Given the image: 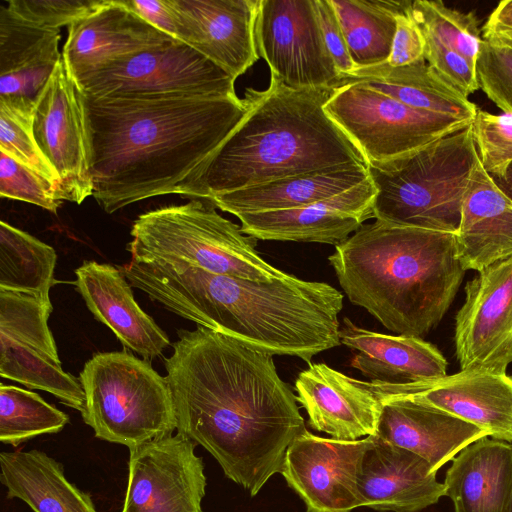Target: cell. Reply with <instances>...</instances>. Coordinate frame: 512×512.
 Listing matches in <instances>:
<instances>
[{
  "instance_id": "obj_1",
  "label": "cell",
  "mask_w": 512,
  "mask_h": 512,
  "mask_svg": "<svg viewBox=\"0 0 512 512\" xmlns=\"http://www.w3.org/2000/svg\"><path fill=\"white\" fill-rule=\"evenodd\" d=\"M272 356L197 326L178 330L165 360L177 432L252 496L280 473L288 447L306 429Z\"/></svg>"
},
{
  "instance_id": "obj_2",
  "label": "cell",
  "mask_w": 512,
  "mask_h": 512,
  "mask_svg": "<svg viewBox=\"0 0 512 512\" xmlns=\"http://www.w3.org/2000/svg\"><path fill=\"white\" fill-rule=\"evenodd\" d=\"M92 196L106 213L178 187L247 112L236 97H92Z\"/></svg>"
},
{
  "instance_id": "obj_3",
  "label": "cell",
  "mask_w": 512,
  "mask_h": 512,
  "mask_svg": "<svg viewBox=\"0 0 512 512\" xmlns=\"http://www.w3.org/2000/svg\"><path fill=\"white\" fill-rule=\"evenodd\" d=\"M120 269L167 310L255 350L310 364L341 344L343 294L330 284L291 274L259 282L181 263L131 260Z\"/></svg>"
},
{
  "instance_id": "obj_4",
  "label": "cell",
  "mask_w": 512,
  "mask_h": 512,
  "mask_svg": "<svg viewBox=\"0 0 512 512\" xmlns=\"http://www.w3.org/2000/svg\"><path fill=\"white\" fill-rule=\"evenodd\" d=\"M335 89H294L274 75L265 90L247 88L242 120L176 194L209 200L289 176L367 165L324 109Z\"/></svg>"
},
{
  "instance_id": "obj_5",
  "label": "cell",
  "mask_w": 512,
  "mask_h": 512,
  "mask_svg": "<svg viewBox=\"0 0 512 512\" xmlns=\"http://www.w3.org/2000/svg\"><path fill=\"white\" fill-rule=\"evenodd\" d=\"M349 300L399 335H427L442 320L466 270L455 233L375 220L328 257Z\"/></svg>"
},
{
  "instance_id": "obj_6",
  "label": "cell",
  "mask_w": 512,
  "mask_h": 512,
  "mask_svg": "<svg viewBox=\"0 0 512 512\" xmlns=\"http://www.w3.org/2000/svg\"><path fill=\"white\" fill-rule=\"evenodd\" d=\"M478 160L470 124L406 156L368 165L377 190L374 218L398 226L456 233Z\"/></svg>"
},
{
  "instance_id": "obj_7",
  "label": "cell",
  "mask_w": 512,
  "mask_h": 512,
  "mask_svg": "<svg viewBox=\"0 0 512 512\" xmlns=\"http://www.w3.org/2000/svg\"><path fill=\"white\" fill-rule=\"evenodd\" d=\"M130 234L127 249L134 261L181 263L259 282L287 275L260 256L257 239L200 200L147 211Z\"/></svg>"
},
{
  "instance_id": "obj_8",
  "label": "cell",
  "mask_w": 512,
  "mask_h": 512,
  "mask_svg": "<svg viewBox=\"0 0 512 512\" xmlns=\"http://www.w3.org/2000/svg\"><path fill=\"white\" fill-rule=\"evenodd\" d=\"M81 413L95 437L128 448L172 435L177 418L165 377L126 351L94 354L80 372Z\"/></svg>"
},
{
  "instance_id": "obj_9",
  "label": "cell",
  "mask_w": 512,
  "mask_h": 512,
  "mask_svg": "<svg viewBox=\"0 0 512 512\" xmlns=\"http://www.w3.org/2000/svg\"><path fill=\"white\" fill-rule=\"evenodd\" d=\"M324 109L367 165L401 158L471 124L412 108L359 83L336 88Z\"/></svg>"
},
{
  "instance_id": "obj_10",
  "label": "cell",
  "mask_w": 512,
  "mask_h": 512,
  "mask_svg": "<svg viewBox=\"0 0 512 512\" xmlns=\"http://www.w3.org/2000/svg\"><path fill=\"white\" fill-rule=\"evenodd\" d=\"M92 97H236V79L187 44L175 40L77 80Z\"/></svg>"
},
{
  "instance_id": "obj_11",
  "label": "cell",
  "mask_w": 512,
  "mask_h": 512,
  "mask_svg": "<svg viewBox=\"0 0 512 512\" xmlns=\"http://www.w3.org/2000/svg\"><path fill=\"white\" fill-rule=\"evenodd\" d=\"M33 134L58 174L62 201L93 193L92 136L86 96L62 56L36 102Z\"/></svg>"
},
{
  "instance_id": "obj_12",
  "label": "cell",
  "mask_w": 512,
  "mask_h": 512,
  "mask_svg": "<svg viewBox=\"0 0 512 512\" xmlns=\"http://www.w3.org/2000/svg\"><path fill=\"white\" fill-rule=\"evenodd\" d=\"M255 37L271 75L286 86L337 88L341 75L325 45L315 0H260Z\"/></svg>"
},
{
  "instance_id": "obj_13",
  "label": "cell",
  "mask_w": 512,
  "mask_h": 512,
  "mask_svg": "<svg viewBox=\"0 0 512 512\" xmlns=\"http://www.w3.org/2000/svg\"><path fill=\"white\" fill-rule=\"evenodd\" d=\"M196 445L177 432L129 448L122 512H203L206 477Z\"/></svg>"
},
{
  "instance_id": "obj_14",
  "label": "cell",
  "mask_w": 512,
  "mask_h": 512,
  "mask_svg": "<svg viewBox=\"0 0 512 512\" xmlns=\"http://www.w3.org/2000/svg\"><path fill=\"white\" fill-rule=\"evenodd\" d=\"M454 342L461 370L506 373L512 363V257L467 282Z\"/></svg>"
},
{
  "instance_id": "obj_15",
  "label": "cell",
  "mask_w": 512,
  "mask_h": 512,
  "mask_svg": "<svg viewBox=\"0 0 512 512\" xmlns=\"http://www.w3.org/2000/svg\"><path fill=\"white\" fill-rule=\"evenodd\" d=\"M372 436L339 440L307 429L288 447L280 474L307 512H351L361 507L358 479Z\"/></svg>"
},
{
  "instance_id": "obj_16",
  "label": "cell",
  "mask_w": 512,
  "mask_h": 512,
  "mask_svg": "<svg viewBox=\"0 0 512 512\" xmlns=\"http://www.w3.org/2000/svg\"><path fill=\"white\" fill-rule=\"evenodd\" d=\"M260 0H170L176 39L235 79L259 59L255 25Z\"/></svg>"
},
{
  "instance_id": "obj_17",
  "label": "cell",
  "mask_w": 512,
  "mask_h": 512,
  "mask_svg": "<svg viewBox=\"0 0 512 512\" xmlns=\"http://www.w3.org/2000/svg\"><path fill=\"white\" fill-rule=\"evenodd\" d=\"M377 190L368 180L328 199L298 208L236 216L255 239L339 245L374 218Z\"/></svg>"
},
{
  "instance_id": "obj_18",
  "label": "cell",
  "mask_w": 512,
  "mask_h": 512,
  "mask_svg": "<svg viewBox=\"0 0 512 512\" xmlns=\"http://www.w3.org/2000/svg\"><path fill=\"white\" fill-rule=\"evenodd\" d=\"M175 40L142 19L122 0H105L68 26L62 56L79 80L111 63Z\"/></svg>"
},
{
  "instance_id": "obj_19",
  "label": "cell",
  "mask_w": 512,
  "mask_h": 512,
  "mask_svg": "<svg viewBox=\"0 0 512 512\" xmlns=\"http://www.w3.org/2000/svg\"><path fill=\"white\" fill-rule=\"evenodd\" d=\"M60 29L35 26L0 7V104L33 122L36 102L58 65Z\"/></svg>"
},
{
  "instance_id": "obj_20",
  "label": "cell",
  "mask_w": 512,
  "mask_h": 512,
  "mask_svg": "<svg viewBox=\"0 0 512 512\" xmlns=\"http://www.w3.org/2000/svg\"><path fill=\"white\" fill-rule=\"evenodd\" d=\"M295 389L311 428L339 440L376 434L383 405L366 381L349 377L325 363H310L298 375Z\"/></svg>"
},
{
  "instance_id": "obj_21",
  "label": "cell",
  "mask_w": 512,
  "mask_h": 512,
  "mask_svg": "<svg viewBox=\"0 0 512 512\" xmlns=\"http://www.w3.org/2000/svg\"><path fill=\"white\" fill-rule=\"evenodd\" d=\"M382 403L376 438L423 458L437 471L488 434L477 426L412 397Z\"/></svg>"
},
{
  "instance_id": "obj_22",
  "label": "cell",
  "mask_w": 512,
  "mask_h": 512,
  "mask_svg": "<svg viewBox=\"0 0 512 512\" xmlns=\"http://www.w3.org/2000/svg\"><path fill=\"white\" fill-rule=\"evenodd\" d=\"M372 436L358 479L361 507L419 512L445 496V487L420 456Z\"/></svg>"
},
{
  "instance_id": "obj_23",
  "label": "cell",
  "mask_w": 512,
  "mask_h": 512,
  "mask_svg": "<svg viewBox=\"0 0 512 512\" xmlns=\"http://www.w3.org/2000/svg\"><path fill=\"white\" fill-rule=\"evenodd\" d=\"M74 285L94 318L146 360L160 357L170 345L167 334L136 302L120 267L86 260L75 270Z\"/></svg>"
},
{
  "instance_id": "obj_24",
  "label": "cell",
  "mask_w": 512,
  "mask_h": 512,
  "mask_svg": "<svg viewBox=\"0 0 512 512\" xmlns=\"http://www.w3.org/2000/svg\"><path fill=\"white\" fill-rule=\"evenodd\" d=\"M341 344L357 350L351 366L370 382L409 385L437 381L447 375L448 363L433 344L420 337L370 331L343 319Z\"/></svg>"
},
{
  "instance_id": "obj_25",
  "label": "cell",
  "mask_w": 512,
  "mask_h": 512,
  "mask_svg": "<svg viewBox=\"0 0 512 512\" xmlns=\"http://www.w3.org/2000/svg\"><path fill=\"white\" fill-rule=\"evenodd\" d=\"M465 270L480 271L512 257V202L478 160L464 196L455 233Z\"/></svg>"
},
{
  "instance_id": "obj_26",
  "label": "cell",
  "mask_w": 512,
  "mask_h": 512,
  "mask_svg": "<svg viewBox=\"0 0 512 512\" xmlns=\"http://www.w3.org/2000/svg\"><path fill=\"white\" fill-rule=\"evenodd\" d=\"M400 397L438 407L484 430L488 437L512 444V378L506 373L461 370Z\"/></svg>"
},
{
  "instance_id": "obj_27",
  "label": "cell",
  "mask_w": 512,
  "mask_h": 512,
  "mask_svg": "<svg viewBox=\"0 0 512 512\" xmlns=\"http://www.w3.org/2000/svg\"><path fill=\"white\" fill-rule=\"evenodd\" d=\"M454 512H508L512 497V444L481 438L453 460L444 479Z\"/></svg>"
},
{
  "instance_id": "obj_28",
  "label": "cell",
  "mask_w": 512,
  "mask_h": 512,
  "mask_svg": "<svg viewBox=\"0 0 512 512\" xmlns=\"http://www.w3.org/2000/svg\"><path fill=\"white\" fill-rule=\"evenodd\" d=\"M369 178L368 165L349 164L220 194L209 201L222 211L235 216L287 210L328 199Z\"/></svg>"
},
{
  "instance_id": "obj_29",
  "label": "cell",
  "mask_w": 512,
  "mask_h": 512,
  "mask_svg": "<svg viewBox=\"0 0 512 512\" xmlns=\"http://www.w3.org/2000/svg\"><path fill=\"white\" fill-rule=\"evenodd\" d=\"M359 83L412 108L472 123L478 108L444 80L426 61L392 67L386 62L356 68L340 77L337 88Z\"/></svg>"
},
{
  "instance_id": "obj_30",
  "label": "cell",
  "mask_w": 512,
  "mask_h": 512,
  "mask_svg": "<svg viewBox=\"0 0 512 512\" xmlns=\"http://www.w3.org/2000/svg\"><path fill=\"white\" fill-rule=\"evenodd\" d=\"M0 480L9 498L34 512H97L91 497L67 480L62 464L39 450L1 452Z\"/></svg>"
},
{
  "instance_id": "obj_31",
  "label": "cell",
  "mask_w": 512,
  "mask_h": 512,
  "mask_svg": "<svg viewBox=\"0 0 512 512\" xmlns=\"http://www.w3.org/2000/svg\"><path fill=\"white\" fill-rule=\"evenodd\" d=\"M356 68L385 63L392 50L397 16L406 0H330Z\"/></svg>"
},
{
  "instance_id": "obj_32",
  "label": "cell",
  "mask_w": 512,
  "mask_h": 512,
  "mask_svg": "<svg viewBox=\"0 0 512 512\" xmlns=\"http://www.w3.org/2000/svg\"><path fill=\"white\" fill-rule=\"evenodd\" d=\"M55 249L5 221L0 222V289L28 293L47 302L54 284Z\"/></svg>"
},
{
  "instance_id": "obj_33",
  "label": "cell",
  "mask_w": 512,
  "mask_h": 512,
  "mask_svg": "<svg viewBox=\"0 0 512 512\" xmlns=\"http://www.w3.org/2000/svg\"><path fill=\"white\" fill-rule=\"evenodd\" d=\"M0 374L30 389L51 393L65 405L83 413L85 393L80 382L62 369L61 362L0 335Z\"/></svg>"
},
{
  "instance_id": "obj_34",
  "label": "cell",
  "mask_w": 512,
  "mask_h": 512,
  "mask_svg": "<svg viewBox=\"0 0 512 512\" xmlns=\"http://www.w3.org/2000/svg\"><path fill=\"white\" fill-rule=\"evenodd\" d=\"M69 422L66 413L39 394L13 385H0V441L14 447L43 434H55Z\"/></svg>"
},
{
  "instance_id": "obj_35",
  "label": "cell",
  "mask_w": 512,
  "mask_h": 512,
  "mask_svg": "<svg viewBox=\"0 0 512 512\" xmlns=\"http://www.w3.org/2000/svg\"><path fill=\"white\" fill-rule=\"evenodd\" d=\"M51 302L37 296L0 289V335L61 362L48 326Z\"/></svg>"
},
{
  "instance_id": "obj_36",
  "label": "cell",
  "mask_w": 512,
  "mask_h": 512,
  "mask_svg": "<svg viewBox=\"0 0 512 512\" xmlns=\"http://www.w3.org/2000/svg\"><path fill=\"white\" fill-rule=\"evenodd\" d=\"M408 13L423 33L433 36L476 65L482 38L474 12H461L440 0H416Z\"/></svg>"
},
{
  "instance_id": "obj_37",
  "label": "cell",
  "mask_w": 512,
  "mask_h": 512,
  "mask_svg": "<svg viewBox=\"0 0 512 512\" xmlns=\"http://www.w3.org/2000/svg\"><path fill=\"white\" fill-rule=\"evenodd\" d=\"M471 127L483 169L492 177L502 176L512 164V115L478 109Z\"/></svg>"
},
{
  "instance_id": "obj_38",
  "label": "cell",
  "mask_w": 512,
  "mask_h": 512,
  "mask_svg": "<svg viewBox=\"0 0 512 512\" xmlns=\"http://www.w3.org/2000/svg\"><path fill=\"white\" fill-rule=\"evenodd\" d=\"M0 195L34 204L57 213L62 201L56 186L6 153L0 151Z\"/></svg>"
},
{
  "instance_id": "obj_39",
  "label": "cell",
  "mask_w": 512,
  "mask_h": 512,
  "mask_svg": "<svg viewBox=\"0 0 512 512\" xmlns=\"http://www.w3.org/2000/svg\"><path fill=\"white\" fill-rule=\"evenodd\" d=\"M476 75L479 89L505 114L512 115V44L482 39Z\"/></svg>"
},
{
  "instance_id": "obj_40",
  "label": "cell",
  "mask_w": 512,
  "mask_h": 512,
  "mask_svg": "<svg viewBox=\"0 0 512 512\" xmlns=\"http://www.w3.org/2000/svg\"><path fill=\"white\" fill-rule=\"evenodd\" d=\"M0 151L44 176L58 190V174L35 140L33 122L20 118L3 104H0Z\"/></svg>"
},
{
  "instance_id": "obj_41",
  "label": "cell",
  "mask_w": 512,
  "mask_h": 512,
  "mask_svg": "<svg viewBox=\"0 0 512 512\" xmlns=\"http://www.w3.org/2000/svg\"><path fill=\"white\" fill-rule=\"evenodd\" d=\"M105 0H9L7 8L41 28L60 29L92 12Z\"/></svg>"
},
{
  "instance_id": "obj_42",
  "label": "cell",
  "mask_w": 512,
  "mask_h": 512,
  "mask_svg": "<svg viewBox=\"0 0 512 512\" xmlns=\"http://www.w3.org/2000/svg\"><path fill=\"white\" fill-rule=\"evenodd\" d=\"M422 34L425 40V61L464 96L468 97L477 91L476 65L433 36Z\"/></svg>"
},
{
  "instance_id": "obj_43",
  "label": "cell",
  "mask_w": 512,
  "mask_h": 512,
  "mask_svg": "<svg viewBox=\"0 0 512 512\" xmlns=\"http://www.w3.org/2000/svg\"><path fill=\"white\" fill-rule=\"evenodd\" d=\"M317 15L325 45L341 76L351 73L354 65L336 12L330 0H315Z\"/></svg>"
},
{
  "instance_id": "obj_44",
  "label": "cell",
  "mask_w": 512,
  "mask_h": 512,
  "mask_svg": "<svg viewBox=\"0 0 512 512\" xmlns=\"http://www.w3.org/2000/svg\"><path fill=\"white\" fill-rule=\"evenodd\" d=\"M396 23L392 50L386 63L401 67L424 59V36L408 11L398 15Z\"/></svg>"
},
{
  "instance_id": "obj_45",
  "label": "cell",
  "mask_w": 512,
  "mask_h": 512,
  "mask_svg": "<svg viewBox=\"0 0 512 512\" xmlns=\"http://www.w3.org/2000/svg\"><path fill=\"white\" fill-rule=\"evenodd\" d=\"M122 2L146 22L176 39L175 16L170 0H122Z\"/></svg>"
},
{
  "instance_id": "obj_46",
  "label": "cell",
  "mask_w": 512,
  "mask_h": 512,
  "mask_svg": "<svg viewBox=\"0 0 512 512\" xmlns=\"http://www.w3.org/2000/svg\"><path fill=\"white\" fill-rule=\"evenodd\" d=\"M484 40L512 44V0L501 1L481 28Z\"/></svg>"
},
{
  "instance_id": "obj_47",
  "label": "cell",
  "mask_w": 512,
  "mask_h": 512,
  "mask_svg": "<svg viewBox=\"0 0 512 512\" xmlns=\"http://www.w3.org/2000/svg\"><path fill=\"white\" fill-rule=\"evenodd\" d=\"M501 192L512 202V164L500 177H492Z\"/></svg>"
},
{
  "instance_id": "obj_48",
  "label": "cell",
  "mask_w": 512,
  "mask_h": 512,
  "mask_svg": "<svg viewBox=\"0 0 512 512\" xmlns=\"http://www.w3.org/2000/svg\"><path fill=\"white\" fill-rule=\"evenodd\" d=\"M508 512H512V497H511V501H510V504H509Z\"/></svg>"
}]
</instances>
